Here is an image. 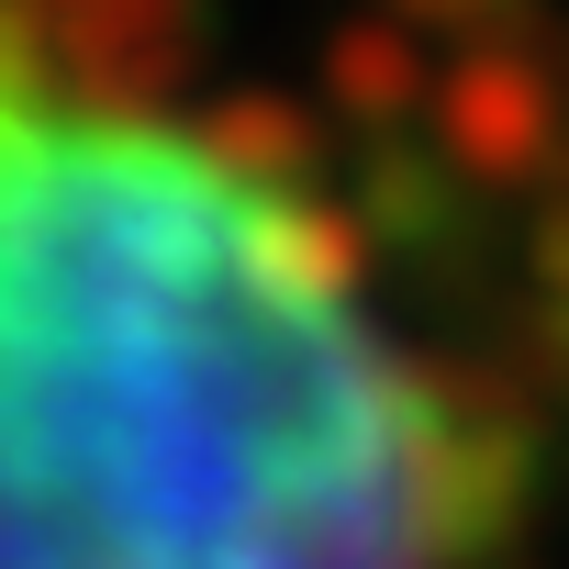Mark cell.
<instances>
[{
    "mask_svg": "<svg viewBox=\"0 0 569 569\" xmlns=\"http://www.w3.org/2000/svg\"><path fill=\"white\" fill-rule=\"evenodd\" d=\"M0 569H536V447L358 179L123 0H0Z\"/></svg>",
    "mask_w": 569,
    "mask_h": 569,
    "instance_id": "6da1fadb",
    "label": "cell"
}]
</instances>
